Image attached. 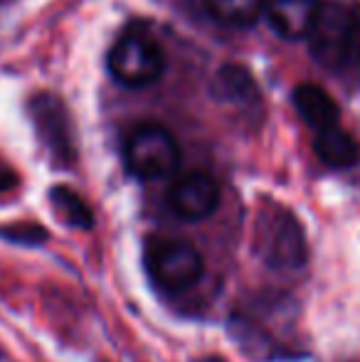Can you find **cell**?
I'll list each match as a JSON object with an SVG mask.
<instances>
[{
    "mask_svg": "<svg viewBox=\"0 0 360 362\" xmlns=\"http://www.w3.org/2000/svg\"><path fill=\"white\" fill-rule=\"evenodd\" d=\"M255 252L274 272H298L306 267V232L296 215L277 205L262 210L255 227Z\"/></svg>",
    "mask_w": 360,
    "mask_h": 362,
    "instance_id": "cell-2",
    "label": "cell"
},
{
    "mask_svg": "<svg viewBox=\"0 0 360 362\" xmlns=\"http://www.w3.org/2000/svg\"><path fill=\"white\" fill-rule=\"evenodd\" d=\"M323 0H267L265 18L284 40H306L316 28Z\"/></svg>",
    "mask_w": 360,
    "mask_h": 362,
    "instance_id": "cell-8",
    "label": "cell"
},
{
    "mask_svg": "<svg viewBox=\"0 0 360 362\" xmlns=\"http://www.w3.org/2000/svg\"><path fill=\"white\" fill-rule=\"evenodd\" d=\"M50 202H52L54 215L62 219L64 224L74 229H91L94 227V215H91L89 205L84 202L82 195L67 185H54L50 190Z\"/></svg>",
    "mask_w": 360,
    "mask_h": 362,
    "instance_id": "cell-12",
    "label": "cell"
},
{
    "mask_svg": "<svg viewBox=\"0 0 360 362\" xmlns=\"http://www.w3.org/2000/svg\"><path fill=\"white\" fill-rule=\"evenodd\" d=\"M124 158L131 175L141 180H161L180 165V146L168 129L149 124L129 136Z\"/></svg>",
    "mask_w": 360,
    "mask_h": 362,
    "instance_id": "cell-5",
    "label": "cell"
},
{
    "mask_svg": "<svg viewBox=\"0 0 360 362\" xmlns=\"http://www.w3.org/2000/svg\"><path fill=\"white\" fill-rule=\"evenodd\" d=\"M294 106H296L298 116L306 121L308 129L313 131H323L328 126L338 124V106L321 86L316 84H298L294 89Z\"/></svg>",
    "mask_w": 360,
    "mask_h": 362,
    "instance_id": "cell-10",
    "label": "cell"
},
{
    "mask_svg": "<svg viewBox=\"0 0 360 362\" xmlns=\"http://www.w3.org/2000/svg\"><path fill=\"white\" fill-rule=\"evenodd\" d=\"M163 49L144 28H129L121 33L109 52V72L124 86H149L163 74Z\"/></svg>",
    "mask_w": 360,
    "mask_h": 362,
    "instance_id": "cell-4",
    "label": "cell"
},
{
    "mask_svg": "<svg viewBox=\"0 0 360 362\" xmlns=\"http://www.w3.org/2000/svg\"><path fill=\"white\" fill-rule=\"evenodd\" d=\"M146 272L166 293H182L202 279L205 262L190 242L153 237L146 242Z\"/></svg>",
    "mask_w": 360,
    "mask_h": 362,
    "instance_id": "cell-3",
    "label": "cell"
},
{
    "mask_svg": "<svg viewBox=\"0 0 360 362\" xmlns=\"http://www.w3.org/2000/svg\"><path fill=\"white\" fill-rule=\"evenodd\" d=\"M313 151H316L318 160L328 168L336 170H346L360 163V146L348 131H343L341 126H328L323 131H316L313 139Z\"/></svg>",
    "mask_w": 360,
    "mask_h": 362,
    "instance_id": "cell-9",
    "label": "cell"
},
{
    "mask_svg": "<svg viewBox=\"0 0 360 362\" xmlns=\"http://www.w3.org/2000/svg\"><path fill=\"white\" fill-rule=\"evenodd\" d=\"M215 94L225 101H242L250 99L255 94V81L247 69L237 67V64H225L217 72L215 79Z\"/></svg>",
    "mask_w": 360,
    "mask_h": 362,
    "instance_id": "cell-13",
    "label": "cell"
},
{
    "mask_svg": "<svg viewBox=\"0 0 360 362\" xmlns=\"http://www.w3.org/2000/svg\"><path fill=\"white\" fill-rule=\"evenodd\" d=\"M220 205V185L207 173H187L173 182L168 192V207L182 222H200Z\"/></svg>",
    "mask_w": 360,
    "mask_h": 362,
    "instance_id": "cell-7",
    "label": "cell"
},
{
    "mask_svg": "<svg viewBox=\"0 0 360 362\" xmlns=\"http://www.w3.org/2000/svg\"><path fill=\"white\" fill-rule=\"evenodd\" d=\"M18 182H20L18 175H15L5 163H0V195H3V192H10Z\"/></svg>",
    "mask_w": 360,
    "mask_h": 362,
    "instance_id": "cell-15",
    "label": "cell"
},
{
    "mask_svg": "<svg viewBox=\"0 0 360 362\" xmlns=\"http://www.w3.org/2000/svg\"><path fill=\"white\" fill-rule=\"evenodd\" d=\"M207 15L227 28H250L265 15L267 0H202Z\"/></svg>",
    "mask_w": 360,
    "mask_h": 362,
    "instance_id": "cell-11",
    "label": "cell"
},
{
    "mask_svg": "<svg viewBox=\"0 0 360 362\" xmlns=\"http://www.w3.org/2000/svg\"><path fill=\"white\" fill-rule=\"evenodd\" d=\"M0 237L10 244H20V247H40L47 242L50 234L37 222H13L0 227Z\"/></svg>",
    "mask_w": 360,
    "mask_h": 362,
    "instance_id": "cell-14",
    "label": "cell"
},
{
    "mask_svg": "<svg viewBox=\"0 0 360 362\" xmlns=\"http://www.w3.org/2000/svg\"><path fill=\"white\" fill-rule=\"evenodd\" d=\"M30 116L35 121L40 141L52 153L54 163L69 165L74 160V141L69 114L64 109L62 99H57L52 94H37L30 101Z\"/></svg>",
    "mask_w": 360,
    "mask_h": 362,
    "instance_id": "cell-6",
    "label": "cell"
},
{
    "mask_svg": "<svg viewBox=\"0 0 360 362\" xmlns=\"http://www.w3.org/2000/svg\"><path fill=\"white\" fill-rule=\"evenodd\" d=\"M306 40L321 67L341 79L360 81V3H323V10Z\"/></svg>",
    "mask_w": 360,
    "mask_h": 362,
    "instance_id": "cell-1",
    "label": "cell"
}]
</instances>
